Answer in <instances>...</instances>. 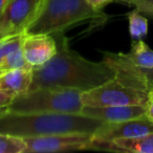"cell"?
Here are the masks:
<instances>
[{
    "instance_id": "cell-1",
    "label": "cell",
    "mask_w": 153,
    "mask_h": 153,
    "mask_svg": "<svg viewBox=\"0 0 153 153\" xmlns=\"http://www.w3.org/2000/svg\"><path fill=\"white\" fill-rule=\"evenodd\" d=\"M55 37L58 51L48 62L33 67L30 89L39 87H64L87 91L115 76V70L106 62H94L72 51L64 33Z\"/></svg>"
},
{
    "instance_id": "cell-2",
    "label": "cell",
    "mask_w": 153,
    "mask_h": 153,
    "mask_svg": "<svg viewBox=\"0 0 153 153\" xmlns=\"http://www.w3.org/2000/svg\"><path fill=\"white\" fill-rule=\"evenodd\" d=\"M104 122L76 113L0 112V133L33 137L59 133H94Z\"/></svg>"
},
{
    "instance_id": "cell-3",
    "label": "cell",
    "mask_w": 153,
    "mask_h": 153,
    "mask_svg": "<svg viewBox=\"0 0 153 153\" xmlns=\"http://www.w3.org/2000/svg\"><path fill=\"white\" fill-rule=\"evenodd\" d=\"M109 17L103 11L92 9L86 0H44L40 12L24 33L56 35L86 21L94 26L103 25Z\"/></svg>"
},
{
    "instance_id": "cell-4",
    "label": "cell",
    "mask_w": 153,
    "mask_h": 153,
    "mask_svg": "<svg viewBox=\"0 0 153 153\" xmlns=\"http://www.w3.org/2000/svg\"><path fill=\"white\" fill-rule=\"evenodd\" d=\"M82 91L64 87H39L13 98L7 106L10 112L76 113L83 108Z\"/></svg>"
},
{
    "instance_id": "cell-5",
    "label": "cell",
    "mask_w": 153,
    "mask_h": 153,
    "mask_svg": "<svg viewBox=\"0 0 153 153\" xmlns=\"http://www.w3.org/2000/svg\"><path fill=\"white\" fill-rule=\"evenodd\" d=\"M148 92L127 85L117 76L102 85L82 92L84 106H124L145 105Z\"/></svg>"
},
{
    "instance_id": "cell-6",
    "label": "cell",
    "mask_w": 153,
    "mask_h": 153,
    "mask_svg": "<svg viewBox=\"0 0 153 153\" xmlns=\"http://www.w3.org/2000/svg\"><path fill=\"white\" fill-rule=\"evenodd\" d=\"M23 140L26 144L25 153L103 150L104 148V143L97 140L94 133H59L23 137Z\"/></svg>"
},
{
    "instance_id": "cell-7",
    "label": "cell",
    "mask_w": 153,
    "mask_h": 153,
    "mask_svg": "<svg viewBox=\"0 0 153 153\" xmlns=\"http://www.w3.org/2000/svg\"><path fill=\"white\" fill-rule=\"evenodd\" d=\"M103 61L115 70V76L127 85L148 92L153 90V67L142 68L125 59L123 53L102 51Z\"/></svg>"
},
{
    "instance_id": "cell-8",
    "label": "cell",
    "mask_w": 153,
    "mask_h": 153,
    "mask_svg": "<svg viewBox=\"0 0 153 153\" xmlns=\"http://www.w3.org/2000/svg\"><path fill=\"white\" fill-rule=\"evenodd\" d=\"M43 1L44 0H11L0 18V23L10 34L24 33L40 12Z\"/></svg>"
},
{
    "instance_id": "cell-9",
    "label": "cell",
    "mask_w": 153,
    "mask_h": 153,
    "mask_svg": "<svg viewBox=\"0 0 153 153\" xmlns=\"http://www.w3.org/2000/svg\"><path fill=\"white\" fill-rule=\"evenodd\" d=\"M153 132V123L145 115L128 121L117 123H104L96 132L97 140L108 143L115 138H128L142 136Z\"/></svg>"
},
{
    "instance_id": "cell-10",
    "label": "cell",
    "mask_w": 153,
    "mask_h": 153,
    "mask_svg": "<svg viewBox=\"0 0 153 153\" xmlns=\"http://www.w3.org/2000/svg\"><path fill=\"white\" fill-rule=\"evenodd\" d=\"M21 49L26 62L32 67H38L48 62L57 53L58 45L51 35L23 33Z\"/></svg>"
},
{
    "instance_id": "cell-11",
    "label": "cell",
    "mask_w": 153,
    "mask_h": 153,
    "mask_svg": "<svg viewBox=\"0 0 153 153\" xmlns=\"http://www.w3.org/2000/svg\"><path fill=\"white\" fill-rule=\"evenodd\" d=\"M81 114L100 120L104 123H117L145 115V105L124 106H83Z\"/></svg>"
},
{
    "instance_id": "cell-12",
    "label": "cell",
    "mask_w": 153,
    "mask_h": 153,
    "mask_svg": "<svg viewBox=\"0 0 153 153\" xmlns=\"http://www.w3.org/2000/svg\"><path fill=\"white\" fill-rule=\"evenodd\" d=\"M33 83V67L14 69L0 76V91L15 98L30 90Z\"/></svg>"
},
{
    "instance_id": "cell-13",
    "label": "cell",
    "mask_w": 153,
    "mask_h": 153,
    "mask_svg": "<svg viewBox=\"0 0 153 153\" xmlns=\"http://www.w3.org/2000/svg\"><path fill=\"white\" fill-rule=\"evenodd\" d=\"M108 143V151L113 152L153 153V132L136 137L115 138Z\"/></svg>"
},
{
    "instance_id": "cell-14",
    "label": "cell",
    "mask_w": 153,
    "mask_h": 153,
    "mask_svg": "<svg viewBox=\"0 0 153 153\" xmlns=\"http://www.w3.org/2000/svg\"><path fill=\"white\" fill-rule=\"evenodd\" d=\"M123 56L126 60L137 67H153V49L149 47L143 40L133 41L130 51L123 53Z\"/></svg>"
},
{
    "instance_id": "cell-15",
    "label": "cell",
    "mask_w": 153,
    "mask_h": 153,
    "mask_svg": "<svg viewBox=\"0 0 153 153\" xmlns=\"http://www.w3.org/2000/svg\"><path fill=\"white\" fill-rule=\"evenodd\" d=\"M128 19V30L130 37L133 41L142 40L148 34V19L142 15L138 10L134 9L133 11L127 14Z\"/></svg>"
},
{
    "instance_id": "cell-16",
    "label": "cell",
    "mask_w": 153,
    "mask_h": 153,
    "mask_svg": "<svg viewBox=\"0 0 153 153\" xmlns=\"http://www.w3.org/2000/svg\"><path fill=\"white\" fill-rule=\"evenodd\" d=\"M24 67H32V66L26 62L21 47H19L0 62V76L7 74L11 70Z\"/></svg>"
},
{
    "instance_id": "cell-17",
    "label": "cell",
    "mask_w": 153,
    "mask_h": 153,
    "mask_svg": "<svg viewBox=\"0 0 153 153\" xmlns=\"http://www.w3.org/2000/svg\"><path fill=\"white\" fill-rule=\"evenodd\" d=\"M25 150L23 137L0 133V153H24Z\"/></svg>"
},
{
    "instance_id": "cell-18",
    "label": "cell",
    "mask_w": 153,
    "mask_h": 153,
    "mask_svg": "<svg viewBox=\"0 0 153 153\" xmlns=\"http://www.w3.org/2000/svg\"><path fill=\"white\" fill-rule=\"evenodd\" d=\"M23 33L12 34L0 39V62L14 51L21 47Z\"/></svg>"
},
{
    "instance_id": "cell-19",
    "label": "cell",
    "mask_w": 153,
    "mask_h": 153,
    "mask_svg": "<svg viewBox=\"0 0 153 153\" xmlns=\"http://www.w3.org/2000/svg\"><path fill=\"white\" fill-rule=\"evenodd\" d=\"M131 5H134L142 14L153 18V0H132Z\"/></svg>"
},
{
    "instance_id": "cell-20",
    "label": "cell",
    "mask_w": 153,
    "mask_h": 153,
    "mask_svg": "<svg viewBox=\"0 0 153 153\" xmlns=\"http://www.w3.org/2000/svg\"><path fill=\"white\" fill-rule=\"evenodd\" d=\"M145 117L153 123V90L148 91V99L145 104Z\"/></svg>"
},
{
    "instance_id": "cell-21",
    "label": "cell",
    "mask_w": 153,
    "mask_h": 153,
    "mask_svg": "<svg viewBox=\"0 0 153 153\" xmlns=\"http://www.w3.org/2000/svg\"><path fill=\"white\" fill-rule=\"evenodd\" d=\"M113 0H86V2L97 11H102L103 7L112 2Z\"/></svg>"
},
{
    "instance_id": "cell-22",
    "label": "cell",
    "mask_w": 153,
    "mask_h": 153,
    "mask_svg": "<svg viewBox=\"0 0 153 153\" xmlns=\"http://www.w3.org/2000/svg\"><path fill=\"white\" fill-rule=\"evenodd\" d=\"M12 100H13L12 97L7 96V94L0 91V112L7 110V106H9L10 103L12 102Z\"/></svg>"
},
{
    "instance_id": "cell-23",
    "label": "cell",
    "mask_w": 153,
    "mask_h": 153,
    "mask_svg": "<svg viewBox=\"0 0 153 153\" xmlns=\"http://www.w3.org/2000/svg\"><path fill=\"white\" fill-rule=\"evenodd\" d=\"M10 1H11V0H0V18L3 15V13H4L5 9H7Z\"/></svg>"
},
{
    "instance_id": "cell-24",
    "label": "cell",
    "mask_w": 153,
    "mask_h": 153,
    "mask_svg": "<svg viewBox=\"0 0 153 153\" xmlns=\"http://www.w3.org/2000/svg\"><path fill=\"white\" fill-rule=\"evenodd\" d=\"M9 35H12V34H10L9 30H7L2 24L0 23V39L3 38V37H5V36H9Z\"/></svg>"
},
{
    "instance_id": "cell-25",
    "label": "cell",
    "mask_w": 153,
    "mask_h": 153,
    "mask_svg": "<svg viewBox=\"0 0 153 153\" xmlns=\"http://www.w3.org/2000/svg\"><path fill=\"white\" fill-rule=\"evenodd\" d=\"M117 1H121V2L123 3H127V4L131 5V2H132V0H117Z\"/></svg>"
}]
</instances>
